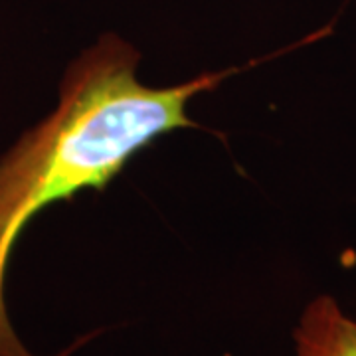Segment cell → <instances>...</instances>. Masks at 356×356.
Listing matches in <instances>:
<instances>
[{
  "label": "cell",
  "instance_id": "cell-1",
  "mask_svg": "<svg viewBox=\"0 0 356 356\" xmlns=\"http://www.w3.org/2000/svg\"><path fill=\"white\" fill-rule=\"evenodd\" d=\"M137 62L139 54L125 42L103 38L70 65L58 109L0 159V356H36L14 332L4 299L8 266L26 226L77 192L103 191L154 139L196 127L188 102L242 72L232 67L156 89L137 79ZM83 343L56 356H70Z\"/></svg>",
  "mask_w": 356,
  "mask_h": 356
},
{
  "label": "cell",
  "instance_id": "cell-2",
  "mask_svg": "<svg viewBox=\"0 0 356 356\" xmlns=\"http://www.w3.org/2000/svg\"><path fill=\"white\" fill-rule=\"evenodd\" d=\"M297 356H356V323L331 295L313 299L295 329Z\"/></svg>",
  "mask_w": 356,
  "mask_h": 356
}]
</instances>
